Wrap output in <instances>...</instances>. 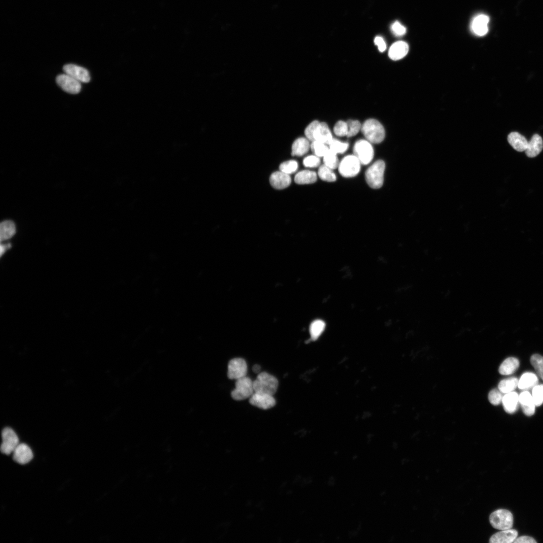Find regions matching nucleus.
Masks as SVG:
<instances>
[{"mask_svg": "<svg viewBox=\"0 0 543 543\" xmlns=\"http://www.w3.org/2000/svg\"><path fill=\"white\" fill-rule=\"evenodd\" d=\"M304 133L309 141L319 142L328 146L334 138L327 124L318 120L310 123L306 128Z\"/></svg>", "mask_w": 543, "mask_h": 543, "instance_id": "obj_1", "label": "nucleus"}, {"mask_svg": "<svg viewBox=\"0 0 543 543\" xmlns=\"http://www.w3.org/2000/svg\"><path fill=\"white\" fill-rule=\"evenodd\" d=\"M361 131L366 140L371 144H380L384 141L385 137L384 127L379 121L375 119L366 120L362 126Z\"/></svg>", "mask_w": 543, "mask_h": 543, "instance_id": "obj_2", "label": "nucleus"}, {"mask_svg": "<svg viewBox=\"0 0 543 543\" xmlns=\"http://www.w3.org/2000/svg\"><path fill=\"white\" fill-rule=\"evenodd\" d=\"M385 169V164L382 160L376 161L368 168L365 173V178L371 188L377 189L382 187Z\"/></svg>", "mask_w": 543, "mask_h": 543, "instance_id": "obj_3", "label": "nucleus"}, {"mask_svg": "<svg viewBox=\"0 0 543 543\" xmlns=\"http://www.w3.org/2000/svg\"><path fill=\"white\" fill-rule=\"evenodd\" d=\"M255 393L274 395L278 387V381L276 377L266 372H262L253 381Z\"/></svg>", "mask_w": 543, "mask_h": 543, "instance_id": "obj_4", "label": "nucleus"}, {"mask_svg": "<svg viewBox=\"0 0 543 543\" xmlns=\"http://www.w3.org/2000/svg\"><path fill=\"white\" fill-rule=\"evenodd\" d=\"M489 521L494 528L506 530L510 529L513 526L514 517L509 510L501 509L493 512L489 517Z\"/></svg>", "mask_w": 543, "mask_h": 543, "instance_id": "obj_5", "label": "nucleus"}, {"mask_svg": "<svg viewBox=\"0 0 543 543\" xmlns=\"http://www.w3.org/2000/svg\"><path fill=\"white\" fill-rule=\"evenodd\" d=\"M361 163L354 154L348 155L339 162L338 169L339 174L345 178H352L359 173Z\"/></svg>", "mask_w": 543, "mask_h": 543, "instance_id": "obj_6", "label": "nucleus"}, {"mask_svg": "<svg viewBox=\"0 0 543 543\" xmlns=\"http://www.w3.org/2000/svg\"><path fill=\"white\" fill-rule=\"evenodd\" d=\"M372 144L366 139H360L355 144L354 154L362 165H367L374 159V150Z\"/></svg>", "mask_w": 543, "mask_h": 543, "instance_id": "obj_7", "label": "nucleus"}, {"mask_svg": "<svg viewBox=\"0 0 543 543\" xmlns=\"http://www.w3.org/2000/svg\"><path fill=\"white\" fill-rule=\"evenodd\" d=\"M254 393L253 381L245 376L236 380L235 389L231 395L234 399L240 401L250 398Z\"/></svg>", "mask_w": 543, "mask_h": 543, "instance_id": "obj_8", "label": "nucleus"}, {"mask_svg": "<svg viewBox=\"0 0 543 543\" xmlns=\"http://www.w3.org/2000/svg\"><path fill=\"white\" fill-rule=\"evenodd\" d=\"M2 437L1 451L3 454L10 455L19 444L17 434L12 429L6 428L2 431Z\"/></svg>", "mask_w": 543, "mask_h": 543, "instance_id": "obj_9", "label": "nucleus"}, {"mask_svg": "<svg viewBox=\"0 0 543 543\" xmlns=\"http://www.w3.org/2000/svg\"><path fill=\"white\" fill-rule=\"evenodd\" d=\"M247 367L246 362L242 358L230 360L228 365L227 376L231 380H238L246 376Z\"/></svg>", "mask_w": 543, "mask_h": 543, "instance_id": "obj_10", "label": "nucleus"}, {"mask_svg": "<svg viewBox=\"0 0 543 543\" xmlns=\"http://www.w3.org/2000/svg\"><path fill=\"white\" fill-rule=\"evenodd\" d=\"M56 82L62 89L70 94H78L81 90V82L66 74L58 75Z\"/></svg>", "mask_w": 543, "mask_h": 543, "instance_id": "obj_11", "label": "nucleus"}, {"mask_svg": "<svg viewBox=\"0 0 543 543\" xmlns=\"http://www.w3.org/2000/svg\"><path fill=\"white\" fill-rule=\"evenodd\" d=\"M274 395L259 393H254L250 398V402L252 406L262 410H269L276 405V400Z\"/></svg>", "mask_w": 543, "mask_h": 543, "instance_id": "obj_12", "label": "nucleus"}, {"mask_svg": "<svg viewBox=\"0 0 543 543\" xmlns=\"http://www.w3.org/2000/svg\"><path fill=\"white\" fill-rule=\"evenodd\" d=\"M65 74L81 83H87L90 81L89 72L86 69L73 64L65 65L63 68Z\"/></svg>", "mask_w": 543, "mask_h": 543, "instance_id": "obj_13", "label": "nucleus"}, {"mask_svg": "<svg viewBox=\"0 0 543 543\" xmlns=\"http://www.w3.org/2000/svg\"><path fill=\"white\" fill-rule=\"evenodd\" d=\"M33 457L32 449L25 444H19L13 452V460L21 465L27 464Z\"/></svg>", "mask_w": 543, "mask_h": 543, "instance_id": "obj_14", "label": "nucleus"}, {"mask_svg": "<svg viewBox=\"0 0 543 543\" xmlns=\"http://www.w3.org/2000/svg\"><path fill=\"white\" fill-rule=\"evenodd\" d=\"M290 175L281 171L274 172L270 176V182L272 187L277 190H282L289 187L291 183Z\"/></svg>", "mask_w": 543, "mask_h": 543, "instance_id": "obj_15", "label": "nucleus"}, {"mask_svg": "<svg viewBox=\"0 0 543 543\" xmlns=\"http://www.w3.org/2000/svg\"><path fill=\"white\" fill-rule=\"evenodd\" d=\"M519 402L525 415L531 416L535 412V403L532 395L527 391L522 393L519 395Z\"/></svg>", "mask_w": 543, "mask_h": 543, "instance_id": "obj_16", "label": "nucleus"}, {"mask_svg": "<svg viewBox=\"0 0 543 543\" xmlns=\"http://www.w3.org/2000/svg\"><path fill=\"white\" fill-rule=\"evenodd\" d=\"M489 18L487 15L482 14L476 17L472 23V29L474 33L478 36L483 37L488 32V23Z\"/></svg>", "mask_w": 543, "mask_h": 543, "instance_id": "obj_17", "label": "nucleus"}, {"mask_svg": "<svg viewBox=\"0 0 543 543\" xmlns=\"http://www.w3.org/2000/svg\"><path fill=\"white\" fill-rule=\"evenodd\" d=\"M409 51L408 44L402 41L393 43L390 49L389 56L393 60H398L405 57Z\"/></svg>", "mask_w": 543, "mask_h": 543, "instance_id": "obj_18", "label": "nucleus"}, {"mask_svg": "<svg viewBox=\"0 0 543 543\" xmlns=\"http://www.w3.org/2000/svg\"><path fill=\"white\" fill-rule=\"evenodd\" d=\"M518 536L517 531L513 529L503 530L494 534L490 538L491 543H514Z\"/></svg>", "mask_w": 543, "mask_h": 543, "instance_id": "obj_19", "label": "nucleus"}, {"mask_svg": "<svg viewBox=\"0 0 543 543\" xmlns=\"http://www.w3.org/2000/svg\"><path fill=\"white\" fill-rule=\"evenodd\" d=\"M503 404L505 411L509 414L514 413L519 405V395L516 392H511L503 397Z\"/></svg>", "mask_w": 543, "mask_h": 543, "instance_id": "obj_20", "label": "nucleus"}, {"mask_svg": "<svg viewBox=\"0 0 543 543\" xmlns=\"http://www.w3.org/2000/svg\"><path fill=\"white\" fill-rule=\"evenodd\" d=\"M543 149V141L542 137L538 134H535L528 142L525 151L527 157L532 158L537 157Z\"/></svg>", "mask_w": 543, "mask_h": 543, "instance_id": "obj_21", "label": "nucleus"}, {"mask_svg": "<svg viewBox=\"0 0 543 543\" xmlns=\"http://www.w3.org/2000/svg\"><path fill=\"white\" fill-rule=\"evenodd\" d=\"M309 141L306 137H300L292 144L291 154L292 156L301 157L306 154L310 149Z\"/></svg>", "mask_w": 543, "mask_h": 543, "instance_id": "obj_22", "label": "nucleus"}, {"mask_svg": "<svg viewBox=\"0 0 543 543\" xmlns=\"http://www.w3.org/2000/svg\"><path fill=\"white\" fill-rule=\"evenodd\" d=\"M507 139L511 146L518 151H525L528 145V142L526 138L517 132L510 133L508 136Z\"/></svg>", "mask_w": 543, "mask_h": 543, "instance_id": "obj_23", "label": "nucleus"}, {"mask_svg": "<svg viewBox=\"0 0 543 543\" xmlns=\"http://www.w3.org/2000/svg\"><path fill=\"white\" fill-rule=\"evenodd\" d=\"M519 366L520 362L518 359L510 357L506 359L501 365L499 372L502 375H509L515 373Z\"/></svg>", "mask_w": 543, "mask_h": 543, "instance_id": "obj_24", "label": "nucleus"}, {"mask_svg": "<svg viewBox=\"0 0 543 543\" xmlns=\"http://www.w3.org/2000/svg\"><path fill=\"white\" fill-rule=\"evenodd\" d=\"M318 179V175L315 172L310 170H303L295 176L294 181L298 184L305 185L315 183Z\"/></svg>", "mask_w": 543, "mask_h": 543, "instance_id": "obj_25", "label": "nucleus"}, {"mask_svg": "<svg viewBox=\"0 0 543 543\" xmlns=\"http://www.w3.org/2000/svg\"><path fill=\"white\" fill-rule=\"evenodd\" d=\"M538 383V378L536 374L531 372L524 374L519 381L518 387L523 390H528L534 387Z\"/></svg>", "mask_w": 543, "mask_h": 543, "instance_id": "obj_26", "label": "nucleus"}, {"mask_svg": "<svg viewBox=\"0 0 543 543\" xmlns=\"http://www.w3.org/2000/svg\"><path fill=\"white\" fill-rule=\"evenodd\" d=\"M16 232L14 224L11 221H5L0 225V239L1 242L12 238Z\"/></svg>", "mask_w": 543, "mask_h": 543, "instance_id": "obj_27", "label": "nucleus"}, {"mask_svg": "<svg viewBox=\"0 0 543 543\" xmlns=\"http://www.w3.org/2000/svg\"><path fill=\"white\" fill-rule=\"evenodd\" d=\"M519 381L514 377L503 380L499 384V390L504 394L513 392L518 387Z\"/></svg>", "mask_w": 543, "mask_h": 543, "instance_id": "obj_28", "label": "nucleus"}, {"mask_svg": "<svg viewBox=\"0 0 543 543\" xmlns=\"http://www.w3.org/2000/svg\"><path fill=\"white\" fill-rule=\"evenodd\" d=\"M318 176L321 180L326 182H333L337 180V176L333 169L324 164L319 166Z\"/></svg>", "mask_w": 543, "mask_h": 543, "instance_id": "obj_29", "label": "nucleus"}, {"mask_svg": "<svg viewBox=\"0 0 543 543\" xmlns=\"http://www.w3.org/2000/svg\"><path fill=\"white\" fill-rule=\"evenodd\" d=\"M325 328V323L321 320L318 319L313 321L310 326V334L313 340L317 339L322 334Z\"/></svg>", "mask_w": 543, "mask_h": 543, "instance_id": "obj_30", "label": "nucleus"}, {"mask_svg": "<svg viewBox=\"0 0 543 543\" xmlns=\"http://www.w3.org/2000/svg\"><path fill=\"white\" fill-rule=\"evenodd\" d=\"M337 155L330 149L323 157L324 165L333 170L338 168L339 162Z\"/></svg>", "mask_w": 543, "mask_h": 543, "instance_id": "obj_31", "label": "nucleus"}, {"mask_svg": "<svg viewBox=\"0 0 543 543\" xmlns=\"http://www.w3.org/2000/svg\"><path fill=\"white\" fill-rule=\"evenodd\" d=\"M310 149L316 156L319 158L323 157L330 150L328 145L319 142H313L310 145Z\"/></svg>", "mask_w": 543, "mask_h": 543, "instance_id": "obj_32", "label": "nucleus"}, {"mask_svg": "<svg viewBox=\"0 0 543 543\" xmlns=\"http://www.w3.org/2000/svg\"><path fill=\"white\" fill-rule=\"evenodd\" d=\"M329 147L332 151L338 154L345 152L349 147V144L348 143L342 142L337 139L333 138L332 141L329 145Z\"/></svg>", "mask_w": 543, "mask_h": 543, "instance_id": "obj_33", "label": "nucleus"}, {"mask_svg": "<svg viewBox=\"0 0 543 543\" xmlns=\"http://www.w3.org/2000/svg\"><path fill=\"white\" fill-rule=\"evenodd\" d=\"M531 363L543 380V356L538 354L533 355L531 358Z\"/></svg>", "mask_w": 543, "mask_h": 543, "instance_id": "obj_34", "label": "nucleus"}, {"mask_svg": "<svg viewBox=\"0 0 543 543\" xmlns=\"http://www.w3.org/2000/svg\"><path fill=\"white\" fill-rule=\"evenodd\" d=\"M299 164L296 161L290 160L282 163L279 166L281 171L290 175L297 171Z\"/></svg>", "mask_w": 543, "mask_h": 543, "instance_id": "obj_35", "label": "nucleus"}, {"mask_svg": "<svg viewBox=\"0 0 543 543\" xmlns=\"http://www.w3.org/2000/svg\"><path fill=\"white\" fill-rule=\"evenodd\" d=\"M348 131V126L347 122L340 120L336 123L334 128V132L337 136L347 137Z\"/></svg>", "mask_w": 543, "mask_h": 543, "instance_id": "obj_36", "label": "nucleus"}, {"mask_svg": "<svg viewBox=\"0 0 543 543\" xmlns=\"http://www.w3.org/2000/svg\"><path fill=\"white\" fill-rule=\"evenodd\" d=\"M347 122L348 123L349 129L348 137L355 136L361 131L362 125L359 121L349 120Z\"/></svg>", "mask_w": 543, "mask_h": 543, "instance_id": "obj_37", "label": "nucleus"}, {"mask_svg": "<svg viewBox=\"0 0 543 543\" xmlns=\"http://www.w3.org/2000/svg\"><path fill=\"white\" fill-rule=\"evenodd\" d=\"M532 396L536 407L541 406L543 403V384L536 385L533 389Z\"/></svg>", "mask_w": 543, "mask_h": 543, "instance_id": "obj_38", "label": "nucleus"}, {"mask_svg": "<svg viewBox=\"0 0 543 543\" xmlns=\"http://www.w3.org/2000/svg\"><path fill=\"white\" fill-rule=\"evenodd\" d=\"M503 393L499 390L494 389L491 391L488 394V399L492 405L498 406L502 402L503 399Z\"/></svg>", "mask_w": 543, "mask_h": 543, "instance_id": "obj_39", "label": "nucleus"}, {"mask_svg": "<svg viewBox=\"0 0 543 543\" xmlns=\"http://www.w3.org/2000/svg\"><path fill=\"white\" fill-rule=\"evenodd\" d=\"M321 163L320 158L316 155H310L304 158L303 164L306 168H315L320 166Z\"/></svg>", "mask_w": 543, "mask_h": 543, "instance_id": "obj_40", "label": "nucleus"}, {"mask_svg": "<svg viewBox=\"0 0 543 543\" xmlns=\"http://www.w3.org/2000/svg\"><path fill=\"white\" fill-rule=\"evenodd\" d=\"M391 29L393 34L396 37H402L407 33L406 28L397 21L392 25Z\"/></svg>", "mask_w": 543, "mask_h": 543, "instance_id": "obj_41", "label": "nucleus"}, {"mask_svg": "<svg viewBox=\"0 0 543 543\" xmlns=\"http://www.w3.org/2000/svg\"><path fill=\"white\" fill-rule=\"evenodd\" d=\"M374 43L378 46L379 51L383 53L386 49V44L383 38L380 37H377L374 39Z\"/></svg>", "mask_w": 543, "mask_h": 543, "instance_id": "obj_42", "label": "nucleus"}, {"mask_svg": "<svg viewBox=\"0 0 543 543\" xmlns=\"http://www.w3.org/2000/svg\"><path fill=\"white\" fill-rule=\"evenodd\" d=\"M514 543H536L537 541L532 537L529 536H522L517 538L514 542Z\"/></svg>", "mask_w": 543, "mask_h": 543, "instance_id": "obj_43", "label": "nucleus"}, {"mask_svg": "<svg viewBox=\"0 0 543 543\" xmlns=\"http://www.w3.org/2000/svg\"><path fill=\"white\" fill-rule=\"evenodd\" d=\"M11 245L10 244H6V245H3V244L1 245V257L5 253L6 250H8L9 249V248L11 247Z\"/></svg>", "mask_w": 543, "mask_h": 543, "instance_id": "obj_44", "label": "nucleus"}, {"mask_svg": "<svg viewBox=\"0 0 543 543\" xmlns=\"http://www.w3.org/2000/svg\"><path fill=\"white\" fill-rule=\"evenodd\" d=\"M261 367L259 365H255L253 367V371L255 374H259L261 371Z\"/></svg>", "mask_w": 543, "mask_h": 543, "instance_id": "obj_45", "label": "nucleus"}]
</instances>
